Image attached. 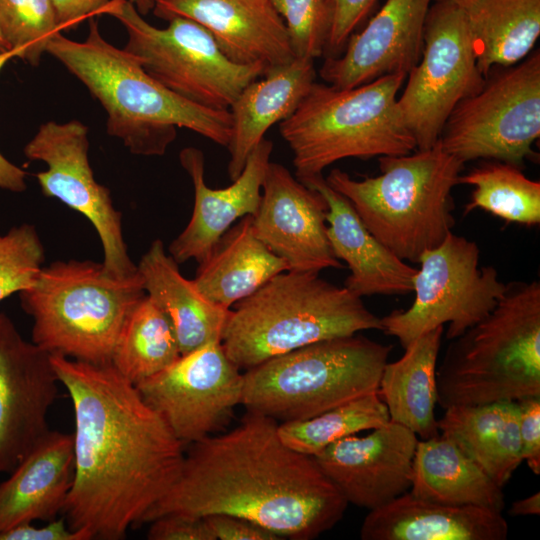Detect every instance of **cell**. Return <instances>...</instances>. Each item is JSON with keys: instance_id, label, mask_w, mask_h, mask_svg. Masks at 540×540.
<instances>
[{"instance_id": "1", "label": "cell", "mask_w": 540, "mask_h": 540, "mask_svg": "<svg viewBox=\"0 0 540 540\" xmlns=\"http://www.w3.org/2000/svg\"><path fill=\"white\" fill-rule=\"evenodd\" d=\"M51 363L75 419L67 523L91 539H121L175 483L185 445L111 363L61 355Z\"/></svg>"}, {"instance_id": "2", "label": "cell", "mask_w": 540, "mask_h": 540, "mask_svg": "<svg viewBox=\"0 0 540 540\" xmlns=\"http://www.w3.org/2000/svg\"><path fill=\"white\" fill-rule=\"evenodd\" d=\"M274 419L247 411L229 432L189 444L180 474L142 523L164 515L229 514L281 539L312 540L348 503L313 456L285 445Z\"/></svg>"}, {"instance_id": "3", "label": "cell", "mask_w": 540, "mask_h": 540, "mask_svg": "<svg viewBox=\"0 0 540 540\" xmlns=\"http://www.w3.org/2000/svg\"><path fill=\"white\" fill-rule=\"evenodd\" d=\"M46 53L102 105L108 135L120 139L132 154L164 155L176 138L177 127L227 147L232 129L229 110L196 105L164 87L136 56L109 43L92 17L84 41L60 32L51 39Z\"/></svg>"}, {"instance_id": "4", "label": "cell", "mask_w": 540, "mask_h": 540, "mask_svg": "<svg viewBox=\"0 0 540 540\" xmlns=\"http://www.w3.org/2000/svg\"><path fill=\"white\" fill-rule=\"evenodd\" d=\"M449 341L436 369L444 410L540 396V282L507 283L496 306Z\"/></svg>"}, {"instance_id": "5", "label": "cell", "mask_w": 540, "mask_h": 540, "mask_svg": "<svg viewBox=\"0 0 540 540\" xmlns=\"http://www.w3.org/2000/svg\"><path fill=\"white\" fill-rule=\"evenodd\" d=\"M378 158V176L356 180L334 168L325 180L350 201L379 242L403 261L419 263L455 225L451 191L464 163L439 140L429 149Z\"/></svg>"}, {"instance_id": "6", "label": "cell", "mask_w": 540, "mask_h": 540, "mask_svg": "<svg viewBox=\"0 0 540 540\" xmlns=\"http://www.w3.org/2000/svg\"><path fill=\"white\" fill-rule=\"evenodd\" d=\"M233 306L221 344L240 370L318 341L382 330L362 297L318 272H282Z\"/></svg>"}, {"instance_id": "7", "label": "cell", "mask_w": 540, "mask_h": 540, "mask_svg": "<svg viewBox=\"0 0 540 540\" xmlns=\"http://www.w3.org/2000/svg\"><path fill=\"white\" fill-rule=\"evenodd\" d=\"M406 77L404 73L388 74L346 89L314 82L296 111L279 125L293 153L296 178L320 175L345 158L415 151L416 142L397 106Z\"/></svg>"}, {"instance_id": "8", "label": "cell", "mask_w": 540, "mask_h": 540, "mask_svg": "<svg viewBox=\"0 0 540 540\" xmlns=\"http://www.w3.org/2000/svg\"><path fill=\"white\" fill-rule=\"evenodd\" d=\"M145 295L138 271L115 278L102 262L92 260L43 266L34 283L19 293L33 320V343L50 355L97 365L111 363L124 322Z\"/></svg>"}, {"instance_id": "9", "label": "cell", "mask_w": 540, "mask_h": 540, "mask_svg": "<svg viewBox=\"0 0 540 540\" xmlns=\"http://www.w3.org/2000/svg\"><path fill=\"white\" fill-rule=\"evenodd\" d=\"M392 349L356 333L274 356L243 373L241 404L278 423L315 417L378 392Z\"/></svg>"}, {"instance_id": "10", "label": "cell", "mask_w": 540, "mask_h": 540, "mask_svg": "<svg viewBox=\"0 0 540 540\" xmlns=\"http://www.w3.org/2000/svg\"><path fill=\"white\" fill-rule=\"evenodd\" d=\"M98 15L118 20L128 36L124 49L160 84L196 105L229 110L240 92L266 72L262 64L230 61L210 32L191 19L174 17L158 28L129 0H111Z\"/></svg>"}, {"instance_id": "11", "label": "cell", "mask_w": 540, "mask_h": 540, "mask_svg": "<svg viewBox=\"0 0 540 540\" xmlns=\"http://www.w3.org/2000/svg\"><path fill=\"white\" fill-rule=\"evenodd\" d=\"M479 261V246L451 231L437 247L421 255L413 279V303L382 317L381 331L395 337L403 348L446 323L447 340L460 336L482 320L506 290L497 269L480 266Z\"/></svg>"}, {"instance_id": "12", "label": "cell", "mask_w": 540, "mask_h": 540, "mask_svg": "<svg viewBox=\"0 0 540 540\" xmlns=\"http://www.w3.org/2000/svg\"><path fill=\"white\" fill-rule=\"evenodd\" d=\"M449 115L439 141L464 164L476 159L520 167L540 136V53L501 67Z\"/></svg>"}, {"instance_id": "13", "label": "cell", "mask_w": 540, "mask_h": 540, "mask_svg": "<svg viewBox=\"0 0 540 540\" xmlns=\"http://www.w3.org/2000/svg\"><path fill=\"white\" fill-rule=\"evenodd\" d=\"M407 76L397 98L398 110L416 150L429 149L439 140L455 106L485 81L476 64L464 8L448 0L430 6L422 54Z\"/></svg>"}, {"instance_id": "14", "label": "cell", "mask_w": 540, "mask_h": 540, "mask_svg": "<svg viewBox=\"0 0 540 540\" xmlns=\"http://www.w3.org/2000/svg\"><path fill=\"white\" fill-rule=\"evenodd\" d=\"M88 150L84 123L48 121L25 145L24 154L47 165L36 174L43 195L58 199L93 225L103 248L105 271L115 278H127L138 270L124 240L122 213L114 207L109 189L96 181Z\"/></svg>"}, {"instance_id": "15", "label": "cell", "mask_w": 540, "mask_h": 540, "mask_svg": "<svg viewBox=\"0 0 540 540\" xmlns=\"http://www.w3.org/2000/svg\"><path fill=\"white\" fill-rule=\"evenodd\" d=\"M243 385V373L221 341H213L135 386L187 446L227 425L242 402Z\"/></svg>"}, {"instance_id": "16", "label": "cell", "mask_w": 540, "mask_h": 540, "mask_svg": "<svg viewBox=\"0 0 540 540\" xmlns=\"http://www.w3.org/2000/svg\"><path fill=\"white\" fill-rule=\"evenodd\" d=\"M58 384L51 355L0 312V473L12 471L49 431Z\"/></svg>"}, {"instance_id": "17", "label": "cell", "mask_w": 540, "mask_h": 540, "mask_svg": "<svg viewBox=\"0 0 540 540\" xmlns=\"http://www.w3.org/2000/svg\"><path fill=\"white\" fill-rule=\"evenodd\" d=\"M328 204L323 195L271 162L252 224L258 238L288 266V271L342 268L327 236Z\"/></svg>"}, {"instance_id": "18", "label": "cell", "mask_w": 540, "mask_h": 540, "mask_svg": "<svg viewBox=\"0 0 540 540\" xmlns=\"http://www.w3.org/2000/svg\"><path fill=\"white\" fill-rule=\"evenodd\" d=\"M370 431L338 439L313 456L348 504L368 510L408 492L419 440L392 421Z\"/></svg>"}, {"instance_id": "19", "label": "cell", "mask_w": 540, "mask_h": 540, "mask_svg": "<svg viewBox=\"0 0 540 540\" xmlns=\"http://www.w3.org/2000/svg\"><path fill=\"white\" fill-rule=\"evenodd\" d=\"M431 1L387 0L364 29L349 37L343 54L326 58L321 78L346 89L388 74L407 75L422 54Z\"/></svg>"}, {"instance_id": "20", "label": "cell", "mask_w": 540, "mask_h": 540, "mask_svg": "<svg viewBox=\"0 0 540 540\" xmlns=\"http://www.w3.org/2000/svg\"><path fill=\"white\" fill-rule=\"evenodd\" d=\"M272 151V141L264 138L252 150L242 172L230 186L212 189L204 180L202 151L195 147L181 150L180 163L194 187V207L187 226L168 248L178 264L190 259L201 263L235 221L257 213Z\"/></svg>"}, {"instance_id": "21", "label": "cell", "mask_w": 540, "mask_h": 540, "mask_svg": "<svg viewBox=\"0 0 540 540\" xmlns=\"http://www.w3.org/2000/svg\"><path fill=\"white\" fill-rule=\"evenodd\" d=\"M152 11L167 21L185 17L199 23L236 64H262L267 71L294 59L271 0H158Z\"/></svg>"}, {"instance_id": "22", "label": "cell", "mask_w": 540, "mask_h": 540, "mask_svg": "<svg viewBox=\"0 0 540 540\" xmlns=\"http://www.w3.org/2000/svg\"><path fill=\"white\" fill-rule=\"evenodd\" d=\"M299 181L320 192L328 204L327 236L335 257L350 270L344 283L348 290L359 297L413 291L417 269L370 233L346 197L330 187L322 174Z\"/></svg>"}, {"instance_id": "23", "label": "cell", "mask_w": 540, "mask_h": 540, "mask_svg": "<svg viewBox=\"0 0 540 540\" xmlns=\"http://www.w3.org/2000/svg\"><path fill=\"white\" fill-rule=\"evenodd\" d=\"M74 477L73 434L49 430L0 483V535L63 512Z\"/></svg>"}, {"instance_id": "24", "label": "cell", "mask_w": 540, "mask_h": 540, "mask_svg": "<svg viewBox=\"0 0 540 540\" xmlns=\"http://www.w3.org/2000/svg\"><path fill=\"white\" fill-rule=\"evenodd\" d=\"M508 523L492 509L430 502L406 492L369 510L362 540H505Z\"/></svg>"}, {"instance_id": "25", "label": "cell", "mask_w": 540, "mask_h": 540, "mask_svg": "<svg viewBox=\"0 0 540 540\" xmlns=\"http://www.w3.org/2000/svg\"><path fill=\"white\" fill-rule=\"evenodd\" d=\"M315 75L314 60L294 58L267 70L263 79L252 81L240 92L229 108L232 129L227 148L231 181L240 175L266 131L296 111L315 82Z\"/></svg>"}, {"instance_id": "26", "label": "cell", "mask_w": 540, "mask_h": 540, "mask_svg": "<svg viewBox=\"0 0 540 540\" xmlns=\"http://www.w3.org/2000/svg\"><path fill=\"white\" fill-rule=\"evenodd\" d=\"M137 269L146 294L168 316L181 355L222 340L231 309L213 303L186 279L160 239L150 244Z\"/></svg>"}, {"instance_id": "27", "label": "cell", "mask_w": 540, "mask_h": 540, "mask_svg": "<svg viewBox=\"0 0 540 540\" xmlns=\"http://www.w3.org/2000/svg\"><path fill=\"white\" fill-rule=\"evenodd\" d=\"M285 271L287 264L258 238L252 216L246 215L220 237L208 257L199 263L193 281L210 301L231 309Z\"/></svg>"}, {"instance_id": "28", "label": "cell", "mask_w": 540, "mask_h": 540, "mask_svg": "<svg viewBox=\"0 0 540 540\" xmlns=\"http://www.w3.org/2000/svg\"><path fill=\"white\" fill-rule=\"evenodd\" d=\"M438 429L502 488L523 461L516 401L448 407Z\"/></svg>"}, {"instance_id": "29", "label": "cell", "mask_w": 540, "mask_h": 540, "mask_svg": "<svg viewBox=\"0 0 540 540\" xmlns=\"http://www.w3.org/2000/svg\"><path fill=\"white\" fill-rule=\"evenodd\" d=\"M444 326L430 330L407 347L403 356L383 368L378 394L390 421L425 440L438 436L436 369Z\"/></svg>"}, {"instance_id": "30", "label": "cell", "mask_w": 540, "mask_h": 540, "mask_svg": "<svg viewBox=\"0 0 540 540\" xmlns=\"http://www.w3.org/2000/svg\"><path fill=\"white\" fill-rule=\"evenodd\" d=\"M409 493L446 505L477 506L498 512L505 507L503 488L441 434L418 440Z\"/></svg>"}, {"instance_id": "31", "label": "cell", "mask_w": 540, "mask_h": 540, "mask_svg": "<svg viewBox=\"0 0 540 540\" xmlns=\"http://www.w3.org/2000/svg\"><path fill=\"white\" fill-rule=\"evenodd\" d=\"M478 70L513 66L540 35V0H477L466 9Z\"/></svg>"}, {"instance_id": "32", "label": "cell", "mask_w": 540, "mask_h": 540, "mask_svg": "<svg viewBox=\"0 0 540 540\" xmlns=\"http://www.w3.org/2000/svg\"><path fill=\"white\" fill-rule=\"evenodd\" d=\"M180 356L168 316L146 294L125 320L111 364L136 385L163 371Z\"/></svg>"}, {"instance_id": "33", "label": "cell", "mask_w": 540, "mask_h": 540, "mask_svg": "<svg viewBox=\"0 0 540 540\" xmlns=\"http://www.w3.org/2000/svg\"><path fill=\"white\" fill-rule=\"evenodd\" d=\"M459 184L473 187L464 215L482 209L509 223H540V183L526 177L516 165L498 160L484 162L460 175Z\"/></svg>"}, {"instance_id": "34", "label": "cell", "mask_w": 540, "mask_h": 540, "mask_svg": "<svg viewBox=\"0 0 540 540\" xmlns=\"http://www.w3.org/2000/svg\"><path fill=\"white\" fill-rule=\"evenodd\" d=\"M389 421L387 407L375 392L306 420L279 423L278 434L289 448L315 456L338 439L370 431Z\"/></svg>"}, {"instance_id": "35", "label": "cell", "mask_w": 540, "mask_h": 540, "mask_svg": "<svg viewBox=\"0 0 540 540\" xmlns=\"http://www.w3.org/2000/svg\"><path fill=\"white\" fill-rule=\"evenodd\" d=\"M60 32L52 0H0V34L16 58L38 66L49 42Z\"/></svg>"}, {"instance_id": "36", "label": "cell", "mask_w": 540, "mask_h": 540, "mask_svg": "<svg viewBox=\"0 0 540 540\" xmlns=\"http://www.w3.org/2000/svg\"><path fill=\"white\" fill-rule=\"evenodd\" d=\"M44 260V246L34 225L23 223L0 234V302L28 289Z\"/></svg>"}, {"instance_id": "37", "label": "cell", "mask_w": 540, "mask_h": 540, "mask_svg": "<svg viewBox=\"0 0 540 540\" xmlns=\"http://www.w3.org/2000/svg\"><path fill=\"white\" fill-rule=\"evenodd\" d=\"M286 26L294 58L324 54L332 24L330 0H271Z\"/></svg>"}, {"instance_id": "38", "label": "cell", "mask_w": 540, "mask_h": 540, "mask_svg": "<svg viewBox=\"0 0 540 540\" xmlns=\"http://www.w3.org/2000/svg\"><path fill=\"white\" fill-rule=\"evenodd\" d=\"M377 0H330L332 24L324 54L335 58L341 54L349 37L370 12Z\"/></svg>"}, {"instance_id": "39", "label": "cell", "mask_w": 540, "mask_h": 540, "mask_svg": "<svg viewBox=\"0 0 540 540\" xmlns=\"http://www.w3.org/2000/svg\"><path fill=\"white\" fill-rule=\"evenodd\" d=\"M521 454L530 470L540 474V396L516 401Z\"/></svg>"}, {"instance_id": "40", "label": "cell", "mask_w": 540, "mask_h": 540, "mask_svg": "<svg viewBox=\"0 0 540 540\" xmlns=\"http://www.w3.org/2000/svg\"><path fill=\"white\" fill-rule=\"evenodd\" d=\"M150 523L149 540H216L203 517L171 514Z\"/></svg>"}, {"instance_id": "41", "label": "cell", "mask_w": 540, "mask_h": 540, "mask_svg": "<svg viewBox=\"0 0 540 540\" xmlns=\"http://www.w3.org/2000/svg\"><path fill=\"white\" fill-rule=\"evenodd\" d=\"M215 539L219 540H280L273 532L238 516L211 514L203 517Z\"/></svg>"}, {"instance_id": "42", "label": "cell", "mask_w": 540, "mask_h": 540, "mask_svg": "<svg viewBox=\"0 0 540 540\" xmlns=\"http://www.w3.org/2000/svg\"><path fill=\"white\" fill-rule=\"evenodd\" d=\"M90 535L83 530L72 529L64 519L50 520L46 525L37 527L26 523L14 527L0 535V540H90Z\"/></svg>"}, {"instance_id": "43", "label": "cell", "mask_w": 540, "mask_h": 540, "mask_svg": "<svg viewBox=\"0 0 540 540\" xmlns=\"http://www.w3.org/2000/svg\"><path fill=\"white\" fill-rule=\"evenodd\" d=\"M111 0H52L61 31L75 27L86 18L98 15Z\"/></svg>"}, {"instance_id": "44", "label": "cell", "mask_w": 540, "mask_h": 540, "mask_svg": "<svg viewBox=\"0 0 540 540\" xmlns=\"http://www.w3.org/2000/svg\"><path fill=\"white\" fill-rule=\"evenodd\" d=\"M15 57L14 51L0 54V71L9 60ZM26 176L25 170L10 162L0 153V190L16 193L25 191L27 188Z\"/></svg>"}, {"instance_id": "45", "label": "cell", "mask_w": 540, "mask_h": 540, "mask_svg": "<svg viewBox=\"0 0 540 540\" xmlns=\"http://www.w3.org/2000/svg\"><path fill=\"white\" fill-rule=\"evenodd\" d=\"M508 513L512 516H536L540 514V493L536 492L511 504Z\"/></svg>"}, {"instance_id": "46", "label": "cell", "mask_w": 540, "mask_h": 540, "mask_svg": "<svg viewBox=\"0 0 540 540\" xmlns=\"http://www.w3.org/2000/svg\"><path fill=\"white\" fill-rule=\"evenodd\" d=\"M134 4L137 11L142 15H147L150 11L153 10L155 1L154 0H129Z\"/></svg>"}, {"instance_id": "47", "label": "cell", "mask_w": 540, "mask_h": 540, "mask_svg": "<svg viewBox=\"0 0 540 540\" xmlns=\"http://www.w3.org/2000/svg\"><path fill=\"white\" fill-rule=\"evenodd\" d=\"M456 5L464 8L465 10L470 8L477 0H448Z\"/></svg>"}, {"instance_id": "48", "label": "cell", "mask_w": 540, "mask_h": 540, "mask_svg": "<svg viewBox=\"0 0 540 540\" xmlns=\"http://www.w3.org/2000/svg\"><path fill=\"white\" fill-rule=\"evenodd\" d=\"M9 50L7 49L2 37H1V34H0V54L2 53H5V52H8Z\"/></svg>"}, {"instance_id": "49", "label": "cell", "mask_w": 540, "mask_h": 540, "mask_svg": "<svg viewBox=\"0 0 540 540\" xmlns=\"http://www.w3.org/2000/svg\"><path fill=\"white\" fill-rule=\"evenodd\" d=\"M155 2L158 1V0H154Z\"/></svg>"}]
</instances>
